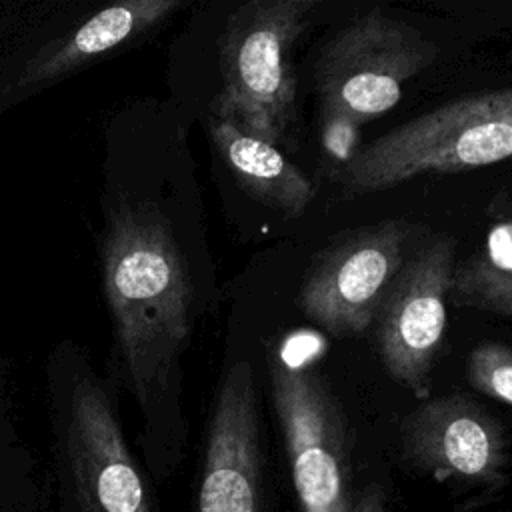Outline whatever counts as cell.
<instances>
[{
    "instance_id": "cell-11",
    "label": "cell",
    "mask_w": 512,
    "mask_h": 512,
    "mask_svg": "<svg viewBox=\"0 0 512 512\" xmlns=\"http://www.w3.org/2000/svg\"><path fill=\"white\" fill-rule=\"evenodd\" d=\"M210 134L224 164L246 194L286 218H298L306 212L316 196L314 182L278 146L218 116L210 120Z\"/></svg>"
},
{
    "instance_id": "cell-3",
    "label": "cell",
    "mask_w": 512,
    "mask_h": 512,
    "mask_svg": "<svg viewBox=\"0 0 512 512\" xmlns=\"http://www.w3.org/2000/svg\"><path fill=\"white\" fill-rule=\"evenodd\" d=\"M314 8V0H252L228 16L212 116L268 144L284 140L296 110L294 48Z\"/></svg>"
},
{
    "instance_id": "cell-14",
    "label": "cell",
    "mask_w": 512,
    "mask_h": 512,
    "mask_svg": "<svg viewBox=\"0 0 512 512\" xmlns=\"http://www.w3.org/2000/svg\"><path fill=\"white\" fill-rule=\"evenodd\" d=\"M466 378L474 390L512 406V346L478 344L466 360Z\"/></svg>"
},
{
    "instance_id": "cell-7",
    "label": "cell",
    "mask_w": 512,
    "mask_h": 512,
    "mask_svg": "<svg viewBox=\"0 0 512 512\" xmlns=\"http://www.w3.org/2000/svg\"><path fill=\"white\" fill-rule=\"evenodd\" d=\"M408 232L406 222L384 220L322 252L296 298L302 314L336 338L364 334L404 264Z\"/></svg>"
},
{
    "instance_id": "cell-10",
    "label": "cell",
    "mask_w": 512,
    "mask_h": 512,
    "mask_svg": "<svg viewBox=\"0 0 512 512\" xmlns=\"http://www.w3.org/2000/svg\"><path fill=\"white\" fill-rule=\"evenodd\" d=\"M262 450L252 366L234 362L218 388L204 452L198 512H260Z\"/></svg>"
},
{
    "instance_id": "cell-2",
    "label": "cell",
    "mask_w": 512,
    "mask_h": 512,
    "mask_svg": "<svg viewBox=\"0 0 512 512\" xmlns=\"http://www.w3.org/2000/svg\"><path fill=\"white\" fill-rule=\"evenodd\" d=\"M512 158V88L432 108L372 140L344 164L348 194L382 192L424 174H454Z\"/></svg>"
},
{
    "instance_id": "cell-6",
    "label": "cell",
    "mask_w": 512,
    "mask_h": 512,
    "mask_svg": "<svg viewBox=\"0 0 512 512\" xmlns=\"http://www.w3.org/2000/svg\"><path fill=\"white\" fill-rule=\"evenodd\" d=\"M456 240L440 234L402 264L376 322V348L386 374L416 398L430 394V376L446 330V298L456 274Z\"/></svg>"
},
{
    "instance_id": "cell-15",
    "label": "cell",
    "mask_w": 512,
    "mask_h": 512,
    "mask_svg": "<svg viewBox=\"0 0 512 512\" xmlns=\"http://www.w3.org/2000/svg\"><path fill=\"white\" fill-rule=\"evenodd\" d=\"M348 512H384V500L378 486L366 488L354 502H350Z\"/></svg>"
},
{
    "instance_id": "cell-4",
    "label": "cell",
    "mask_w": 512,
    "mask_h": 512,
    "mask_svg": "<svg viewBox=\"0 0 512 512\" xmlns=\"http://www.w3.org/2000/svg\"><path fill=\"white\" fill-rule=\"evenodd\" d=\"M438 58V46L414 24L372 8L338 30L316 62L324 122L364 124L402 98L404 84Z\"/></svg>"
},
{
    "instance_id": "cell-12",
    "label": "cell",
    "mask_w": 512,
    "mask_h": 512,
    "mask_svg": "<svg viewBox=\"0 0 512 512\" xmlns=\"http://www.w3.org/2000/svg\"><path fill=\"white\" fill-rule=\"evenodd\" d=\"M178 8L180 2L176 0H132L108 6L86 20L68 38L46 46L30 60L20 76V86L44 84L66 76L158 26Z\"/></svg>"
},
{
    "instance_id": "cell-8",
    "label": "cell",
    "mask_w": 512,
    "mask_h": 512,
    "mask_svg": "<svg viewBox=\"0 0 512 512\" xmlns=\"http://www.w3.org/2000/svg\"><path fill=\"white\" fill-rule=\"evenodd\" d=\"M404 460L438 482L504 484L508 442L502 424L466 394L422 400L400 426Z\"/></svg>"
},
{
    "instance_id": "cell-5",
    "label": "cell",
    "mask_w": 512,
    "mask_h": 512,
    "mask_svg": "<svg viewBox=\"0 0 512 512\" xmlns=\"http://www.w3.org/2000/svg\"><path fill=\"white\" fill-rule=\"evenodd\" d=\"M274 408L284 432L302 512H348L350 450L344 414L312 368L270 362Z\"/></svg>"
},
{
    "instance_id": "cell-9",
    "label": "cell",
    "mask_w": 512,
    "mask_h": 512,
    "mask_svg": "<svg viewBox=\"0 0 512 512\" xmlns=\"http://www.w3.org/2000/svg\"><path fill=\"white\" fill-rule=\"evenodd\" d=\"M66 454L84 512H152L106 388L80 374L64 412Z\"/></svg>"
},
{
    "instance_id": "cell-1",
    "label": "cell",
    "mask_w": 512,
    "mask_h": 512,
    "mask_svg": "<svg viewBox=\"0 0 512 512\" xmlns=\"http://www.w3.org/2000/svg\"><path fill=\"white\" fill-rule=\"evenodd\" d=\"M102 270L124 376L148 406L166 388L192 326V284L158 208L148 202L114 208Z\"/></svg>"
},
{
    "instance_id": "cell-13",
    "label": "cell",
    "mask_w": 512,
    "mask_h": 512,
    "mask_svg": "<svg viewBox=\"0 0 512 512\" xmlns=\"http://www.w3.org/2000/svg\"><path fill=\"white\" fill-rule=\"evenodd\" d=\"M452 296L456 304L512 318V270L498 268L486 256L456 268Z\"/></svg>"
}]
</instances>
